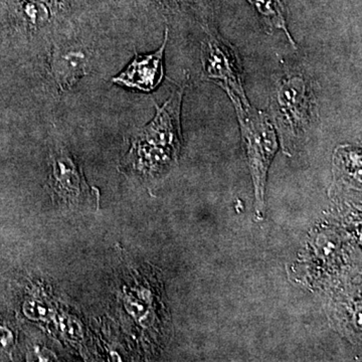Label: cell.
Here are the masks:
<instances>
[{
	"mask_svg": "<svg viewBox=\"0 0 362 362\" xmlns=\"http://www.w3.org/2000/svg\"><path fill=\"white\" fill-rule=\"evenodd\" d=\"M268 115L285 153L290 156L318 120V101L310 76L300 69H285L274 88Z\"/></svg>",
	"mask_w": 362,
	"mask_h": 362,
	"instance_id": "cell-1",
	"label": "cell"
},
{
	"mask_svg": "<svg viewBox=\"0 0 362 362\" xmlns=\"http://www.w3.org/2000/svg\"><path fill=\"white\" fill-rule=\"evenodd\" d=\"M187 87L185 82L162 106L156 104V114L151 122L132 138L128 160L140 173H159L177 160L182 145L181 105Z\"/></svg>",
	"mask_w": 362,
	"mask_h": 362,
	"instance_id": "cell-2",
	"label": "cell"
},
{
	"mask_svg": "<svg viewBox=\"0 0 362 362\" xmlns=\"http://www.w3.org/2000/svg\"><path fill=\"white\" fill-rule=\"evenodd\" d=\"M233 105L254 183L257 213L263 214L269 168L279 148L277 132L266 112L254 108L251 104L233 102Z\"/></svg>",
	"mask_w": 362,
	"mask_h": 362,
	"instance_id": "cell-3",
	"label": "cell"
},
{
	"mask_svg": "<svg viewBox=\"0 0 362 362\" xmlns=\"http://www.w3.org/2000/svg\"><path fill=\"white\" fill-rule=\"evenodd\" d=\"M204 26L201 61L202 78L220 86L230 101L250 104L244 89V71L237 49L211 23Z\"/></svg>",
	"mask_w": 362,
	"mask_h": 362,
	"instance_id": "cell-4",
	"label": "cell"
},
{
	"mask_svg": "<svg viewBox=\"0 0 362 362\" xmlns=\"http://www.w3.org/2000/svg\"><path fill=\"white\" fill-rule=\"evenodd\" d=\"M47 185L52 197L71 209H92L99 206V190L88 185L82 168L66 149H54L49 154Z\"/></svg>",
	"mask_w": 362,
	"mask_h": 362,
	"instance_id": "cell-5",
	"label": "cell"
},
{
	"mask_svg": "<svg viewBox=\"0 0 362 362\" xmlns=\"http://www.w3.org/2000/svg\"><path fill=\"white\" fill-rule=\"evenodd\" d=\"M168 40V30H166L163 44L157 51L147 54L136 52L135 58L113 78V82L145 93L156 90L164 78L163 58Z\"/></svg>",
	"mask_w": 362,
	"mask_h": 362,
	"instance_id": "cell-6",
	"label": "cell"
},
{
	"mask_svg": "<svg viewBox=\"0 0 362 362\" xmlns=\"http://www.w3.org/2000/svg\"><path fill=\"white\" fill-rule=\"evenodd\" d=\"M88 59L82 51L57 49L52 61V73L62 90L68 89L85 75Z\"/></svg>",
	"mask_w": 362,
	"mask_h": 362,
	"instance_id": "cell-7",
	"label": "cell"
},
{
	"mask_svg": "<svg viewBox=\"0 0 362 362\" xmlns=\"http://www.w3.org/2000/svg\"><path fill=\"white\" fill-rule=\"evenodd\" d=\"M247 1L258 14L267 33H272L274 30H282L286 33L290 44L296 47V42L288 30L286 0H247Z\"/></svg>",
	"mask_w": 362,
	"mask_h": 362,
	"instance_id": "cell-8",
	"label": "cell"
},
{
	"mask_svg": "<svg viewBox=\"0 0 362 362\" xmlns=\"http://www.w3.org/2000/svg\"><path fill=\"white\" fill-rule=\"evenodd\" d=\"M25 16L30 18L33 23H42L49 18V13H47V8L45 6H42L40 1L28 2L25 6Z\"/></svg>",
	"mask_w": 362,
	"mask_h": 362,
	"instance_id": "cell-9",
	"label": "cell"
},
{
	"mask_svg": "<svg viewBox=\"0 0 362 362\" xmlns=\"http://www.w3.org/2000/svg\"><path fill=\"white\" fill-rule=\"evenodd\" d=\"M35 1H47V0H35Z\"/></svg>",
	"mask_w": 362,
	"mask_h": 362,
	"instance_id": "cell-10",
	"label": "cell"
}]
</instances>
